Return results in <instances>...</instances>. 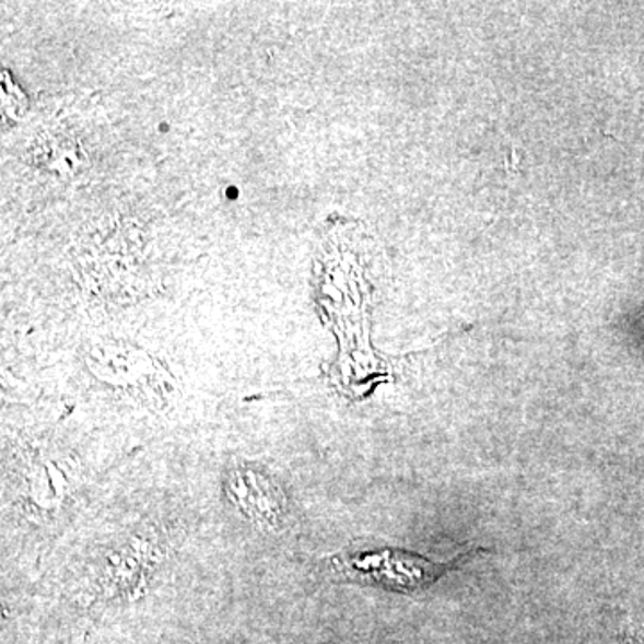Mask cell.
Returning <instances> with one entry per match:
<instances>
[{
	"mask_svg": "<svg viewBox=\"0 0 644 644\" xmlns=\"http://www.w3.org/2000/svg\"><path fill=\"white\" fill-rule=\"evenodd\" d=\"M418 557H403L399 553L393 555H370L351 559L346 570L354 571L360 575L370 576L371 581H378L384 586H393L396 589H413L423 586L424 582L433 581L441 575L443 570L433 566L429 561H421L413 566L412 562Z\"/></svg>",
	"mask_w": 644,
	"mask_h": 644,
	"instance_id": "obj_1",
	"label": "cell"
},
{
	"mask_svg": "<svg viewBox=\"0 0 644 644\" xmlns=\"http://www.w3.org/2000/svg\"><path fill=\"white\" fill-rule=\"evenodd\" d=\"M276 489L274 483L261 477L260 472L242 469L230 478V494L238 507L249 514L255 522L276 523L281 512V492L261 496L264 492Z\"/></svg>",
	"mask_w": 644,
	"mask_h": 644,
	"instance_id": "obj_2",
	"label": "cell"
}]
</instances>
